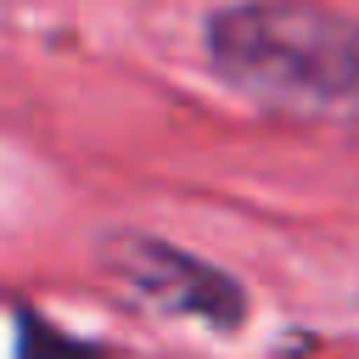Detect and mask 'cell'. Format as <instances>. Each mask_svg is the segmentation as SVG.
Segmentation results:
<instances>
[{"label":"cell","mask_w":359,"mask_h":359,"mask_svg":"<svg viewBox=\"0 0 359 359\" xmlns=\"http://www.w3.org/2000/svg\"><path fill=\"white\" fill-rule=\"evenodd\" d=\"M208 67L264 112L359 129V17L325 0H230L202 22Z\"/></svg>","instance_id":"cell-1"},{"label":"cell","mask_w":359,"mask_h":359,"mask_svg":"<svg viewBox=\"0 0 359 359\" xmlns=\"http://www.w3.org/2000/svg\"><path fill=\"white\" fill-rule=\"evenodd\" d=\"M107 264L118 280H129L146 303L168 309V314H185V320H202L213 331H236L247 320V292L208 258L174 247V241H157V236H112L107 241Z\"/></svg>","instance_id":"cell-2"},{"label":"cell","mask_w":359,"mask_h":359,"mask_svg":"<svg viewBox=\"0 0 359 359\" xmlns=\"http://www.w3.org/2000/svg\"><path fill=\"white\" fill-rule=\"evenodd\" d=\"M17 331H22V342H17V353H22V359H90L84 348L62 342V331H50L34 309H22V314H17Z\"/></svg>","instance_id":"cell-3"}]
</instances>
